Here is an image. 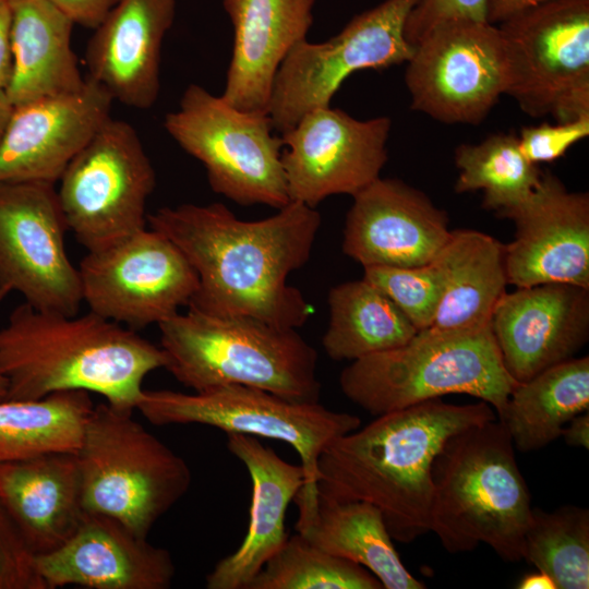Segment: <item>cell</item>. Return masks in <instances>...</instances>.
Returning <instances> with one entry per match:
<instances>
[{
  "instance_id": "4dcf8cb0",
  "label": "cell",
  "mask_w": 589,
  "mask_h": 589,
  "mask_svg": "<svg viewBox=\"0 0 589 589\" xmlns=\"http://www.w3.org/2000/svg\"><path fill=\"white\" fill-rule=\"evenodd\" d=\"M93 408L85 390L0 400V462L49 452L76 453Z\"/></svg>"
},
{
  "instance_id": "277c9868",
  "label": "cell",
  "mask_w": 589,
  "mask_h": 589,
  "mask_svg": "<svg viewBox=\"0 0 589 589\" xmlns=\"http://www.w3.org/2000/svg\"><path fill=\"white\" fill-rule=\"evenodd\" d=\"M504 423L490 420L450 436L432 465L430 531L450 553L491 546L522 560L531 498Z\"/></svg>"
},
{
  "instance_id": "d590c367",
  "label": "cell",
  "mask_w": 589,
  "mask_h": 589,
  "mask_svg": "<svg viewBox=\"0 0 589 589\" xmlns=\"http://www.w3.org/2000/svg\"><path fill=\"white\" fill-rule=\"evenodd\" d=\"M589 135V116L575 120L525 127L518 136L525 157L534 165L552 163Z\"/></svg>"
},
{
  "instance_id": "cb8c5ba5",
  "label": "cell",
  "mask_w": 589,
  "mask_h": 589,
  "mask_svg": "<svg viewBox=\"0 0 589 589\" xmlns=\"http://www.w3.org/2000/svg\"><path fill=\"white\" fill-rule=\"evenodd\" d=\"M227 447L243 462L252 482L250 520L240 546L206 576L207 589H249L250 584L287 542L286 512L304 482L301 465L280 458L257 437L229 433Z\"/></svg>"
},
{
  "instance_id": "5bb4252c",
  "label": "cell",
  "mask_w": 589,
  "mask_h": 589,
  "mask_svg": "<svg viewBox=\"0 0 589 589\" xmlns=\"http://www.w3.org/2000/svg\"><path fill=\"white\" fill-rule=\"evenodd\" d=\"M77 269L89 311L134 330L177 314L199 286L182 252L166 236L146 228L87 251Z\"/></svg>"
},
{
  "instance_id": "f546056e",
  "label": "cell",
  "mask_w": 589,
  "mask_h": 589,
  "mask_svg": "<svg viewBox=\"0 0 589 589\" xmlns=\"http://www.w3.org/2000/svg\"><path fill=\"white\" fill-rule=\"evenodd\" d=\"M327 303L329 318L322 344L336 361L395 349L418 332L400 309L363 277L330 288Z\"/></svg>"
},
{
  "instance_id": "ba28073f",
  "label": "cell",
  "mask_w": 589,
  "mask_h": 589,
  "mask_svg": "<svg viewBox=\"0 0 589 589\" xmlns=\"http://www.w3.org/2000/svg\"><path fill=\"white\" fill-rule=\"evenodd\" d=\"M136 409L153 424L197 423L238 433L278 440L299 455L304 482L293 501L299 508L296 530L313 517L317 504V461L336 438L361 425L359 417L327 409L317 402L290 400L244 385H223L203 392L143 390Z\"/></svg>"
},
{
  "instance_id": "ffe728a7",
  "label": "cell",
  "mask_w": 589,
  "mask_h": 589,
  "mask_svg": "<svg viewBox=\"0 0 589 589\" xmlns=\"http://www.w3.org/2000/svg\"><path fill=\"white\" fill-rule=\"evenodd\" d=\"M113 99L92 79L71 94L14 106L0 141V181L57 183L111 117Z\"/></svg>"
},
{
  "instance_id": "9c48e42d",
  "label": "cell",
  "mask_w": 589,
  "mask_h": 589,
  "mask_svg": "<svg viewBox=\"0 0 589 589\" xmlns=\"http://www.w3.org/2000/svg\"><path fill=\"white\" fill-rule=\"evenodd\" d=\"M168 134L205 168L212 190L242 205L279 209L290 203L283 140L267 112L230 106L190 84L179 107L165 117Z\"/></svg>"
},
{
  "instance_id": "e0dca14e",
  "label": "cell",
  "mask_w": 589,
  "mask_h": 589,
  "mask_svg": "<svg viewBox=\"0 0 589 589\" xmlns=\"http://www.w3.org/2000/svg\"><path fill=\"white\" fill-rule=\"evenodd\" d=\"M514 239L505 245L508 285L562 283L589 288V195L570 192L543 173L533 195L508 217Z\"/></svg>"
},
{
  "instance_id": "ee69618b",
  "label": "cell",
  "mask_w": 589,
  "mask_h": 589,
  "mask_svg": "<svg viewBox=\"0 0 589 589\" xmlns=\"http://www.w3.org/2000/svg\"><path fill=\"white\" fill-rule=\"evenodd\" d=\"M13 110L14 105L12 104L7 91L4 88H0V141L9 124Z\"/></svg>"
},
{
  "instance_id": "74e56055",
  "label": "cell",
  "mask_w": 589,
  "mask_h": 589,
  "mask_svg": "<svg viewBox=\"0 0 589 589\" xmlns=\"http://www.w3.org/2000/svg\"><path fill=\"white\" fill-rule=\"evenodd\" d=\"M488 0H419L405 26L407 41L417 43L434 26L453 20L486 21Z\"/></svg>"
},
{
  "instance_id": "52a82bcc",
  "label": "cell",
  "mask_w": 589,
  "mask_h": 589,
  "mask_svg": "<svg viewBox=\"0 0 589 589\" xmlns=\"http://www.w3.org/2000/svg\"><path fill=\"white\" fill-rule=\"evenodd\" d=\"M75 454L84 510L112 517L144 538L192 482L182 457L131 411L107 402L94 406Z\"/></svg>"
},
{
  "instance_id": "d6a6232c",
  "label": "cell",
  "mask_w": 589,
  "mask_h": 589,
  "mask_svg": "<svg viewBox=\"0 0 589 589\" xmlns=\"http://www.w3.org/2000/svg\"><path fill=\"white\" fill-rule=\"evenodd\" d=\"M522 558L549 575L556 589L589 588V512L564 505L553 512L532 507Z\"/></svg>"
},
{
  "instance_id": "d4e9b609",
  "label": "cell",
  "mask_w": 589,
  "mask_h": 589,
  "mask_svg": "<svg viewBox=\"0 0 589 589\" xmlns=\"http://www.w3.org/2000/svg\"><path fill=\"white\" fill-rule=\"evenodd\" d=\"M0 504L34 556L76 531L84 514L76 454L49 452L0 462Z\"/></svg>"
},
{
  "instance_id": "6da1fadb",
  "label": "cell",
  "mask_w": 589,
  "mask_h": 589,
  "mask_svg": "<svg viewBox=\"0 0 589 589\" xmlns=\"http://www.w3.org/2000/svg\"><path fill=\"white\" fill-rule=\"evenodd\" d=\"M322 216L291 201L261 220H241L221 203L165 206L147 224L185 256L199 286L188 306L218 316H248L301 327L313 314L288 277L309 261Z\"/></svg>"
},
{
  "instance_id": "836d02e7",
  "label": "cell",
  "mask_w": 589,
  "mask_h": 589,
  "mask_svg": "<svg viewBox=\"0 0 589 589\" xmlns=\"http://www.w3.org/2000/svg\"><path fill=\"white\" fill-rule=\"evenodd\" d=\"M382 588L380 580L363 566L321 550L298 532L288 538L249 586V589Z\"/></svg>"
},
{
  "instance_id": "7c38bea8",
  "label": "cell",
  "mask_w": 589,
  "mask_h": 589,
  "mask_svg": "<svg viewBox=\"0 0 589 589\" xmlns=\"http://www.w3.org/2000/svg\"><path fill=\"white\" fill-rule=\"evenodd\" d=\"M418 1L384 0L327 40L297 44L277 71L267 107L276 132L283 134L308 112L330 106L356 71L407 63L414 46L407 41L405 26Z\"/></svg>"
},
{
  "instance_id": "3957f363",
  "label": "cell",
  "mask_w": 589,
  "mask_h": 589,
  "mask_svg": "<svg viewBox=\"0 0 589 589\" xmlns=\"http://www.w3.org/2000/svg\"><path fill=\"white\" fill-rule=\"evenodd\" d=\"M165 365L160 347L91 311L69 316L24 302L0 328L5 399L35 400L63 390H85L133 412L146 375Z\"/></svg>"
},
{
  "instance_id": "83f0119b",
  "label": "cell",
  "mask_w": 589,
  "mask_h": 589,
  "mask_svg": "<svg viewBox=\"0 0 589 589\" xmlns=\"http://www.w3.org/2000/svg\"><path fill=\"white\" fill-rule=\"evenodd\" d=\"M297 532L321 550L363 566L385 589L425 588L402 564L380 509L368 502L317 495L313 517Z\"/></svg>"
},
{
  "instance_id": "f1b7e54d",
  "label": "cell",
  "mask_w": 589,
  "mask_h": 589,
  "mask_svg": "<svg viewBox=\"0 0 589 589\" xmlns=\"http://www.w3.org/2000/svg\"><path fill=\"white\" fill-rule=\"evenodd\" d=\"M588 409L589 357H574L517 383L497 419L514 447L531 452L560 437L563 428Z\"/></svg>"
},
{
  "instance_id": "f6af8a7d",
  "label": "cell",
  "mask_w": 589,
  "mask_h": 589,
  "mask_svg": "<svg viewBox=\"0 0 589 589\" xmlns=\"http://www.w3.org/2000/svg\"><path fill=\"white\" fill-rule=\"evenodd\" d=\"M8 395V382L5 376L0 370V400H3L7 398Z\"/></svg>"
},
{
  "instance_id": "603a6c76",
  "label": "cell",
  "mask_w": 589,
  "mask_h": 589,
  "mask_svg": "<svg viewBox=\"0 0 589 589\" xmlns=\"http://www.w3.org/2000/svg\"><path fill=\"white\" fill-rule=\"evenodd\" d=\"M317 0H223L233 29L220 95L241 111L267 112L277 71L313 24Z\"/></svg>"
},
{
  "instance_id": "484cf974",
  "label": "cell",
  "mask_w": 589,
  "mask_h": 589,
  "mask_svg": "<svg viewBox=\"0 0 589 589\" xmlns=\"http://www.w3.org/2000/svg\"><path fill=\"white\" fill-rule=\"evenodd\" d=\"M14 106L71 94L85 83L71 47L73 22L48 0H8Z\"/></svg>"
},
{
  "instance_id": "4fadbf2b",
  "label": "cell",
  "mask_w": 589,
  "mask_h": 589,
  "mask_svg": "<svg viewBox=\"0 0 589 589\" xmlns=\"http://www.w3.org/2000/svg\"><path fill=\"white\" fill-rule=\"evenodd\" d=\"M405 82L413 110L444 123L479 124L507 88L498 27L473 20L434 26L414 46Z\"/></svg>"
},
{
  "instance_id": "4316f807",
  "label": "cell",
  "mask_w": 589,
  "mask_h": 589,
  "mask_svg": "<svg viewBox=\"0 0 589 589\" xmlns=\"http://www.w3.org/2000/svg\"><path fill=\"white\" fill-rule=\"evenodd\" d=\"M431 263L442 280V296L431 327L462 329L490 324L508 285L505 244L478 230H450Z\"/></svg>"
},
{
  "instance_id": "d6986e66",
  "label": "cell",
  "mask_w": 589,
  "mask_h": 589,
  "mask_svg": "<svg viewBox=\"0 0 589 589\" xmlns=\"http://www.w3.org/2000/svg\"><path fill=\"white\" fill-rule=\"evenodd\" d=\"M491 329L508 374L525 382L566 361L589 338V288L550 283L505 292Z\"/></svg>"
},
{
  "instance_id": "60d3db41",
  "label": "cell",
  "mask_w": 589,
  "mask_h": 589,
  "mask_svg": "<svg viewBox=\"0 0 589 589\" xmlns=\"http://www.w3.org/2000/svg\"><path fill=\"white\" fill-rule=\"evenodd\" d=\"M548 0H488L486 21L500 24L507 17Z\"/></svg>"
},
{
  "instance_id": "7a4b0ae2",
  "label": "cell",
  "mask_w": 589,
  "mask_h": 589,
  "mask_svg": "<svg viewBox=\"0 0 589 589\" xmlns=\"http://www.w3.org/2000/svg\"><path fill=\"white\" fill-rule=\"evenodd\" d=\"M496 419L485 401L454 405L441 398L377 416L333 441L317 461V495L377 507L395 541L430 531L432 465L454 434Z\"/></svg>"
},
{
  "instance_id": "b9f144b4",
  "label": "cell",
  "mask_w": 589,
  "mask_h": 589,
  "mask_svg": "<svg viewBox=\"0 0 589 589\" xmlns=\"http://www.w3.org/2000/svg\"><path fill=\"white\" fill-rule=\"evenodd\" d=\"M561 436L564 438L565 443L569 446L584 447L588 449L589 447V412L585 411L574 417L568 422V426L563 428L561 432Z\"/></svg>"
},
{
  "instance_id": "ab89813d",
  "label": "cell",
  "mask_w": 589,
  "mask_h": 589,
  "mask_svg": "<svg viewBox=\"0 0 589 589\" xmlns=\"http://www.w3.org/2000/svg\"><path fill=\"white\" fill-rule=\"evenodd\" d=\"M12 74L11 10L0 0V88H7Z\"/></svg>"
},
{
  "instance_id": "f35d334b",
  "label": "cell",
  "mask_w": 589,
  "mask_h": 589,
  "mask_svg": "<svg viewBox=\"0 0 589 589\" xmlns=\"http://www.w3.org/2000/svg\"><path fill=\"white\" fill-rule=\"evenodd\" d=\"M74 24L96 28L118 0H48Z\"/></svg>"
},
{
  "instance_id": "e575fe53",
  "label": "cell",
  "mask_w": 589,
  "mask_h": 589,
  "mask_svg": "<svg viewBox=\"0 0 589 589\" xmlns=\"http://www.w3.org/2000/svg\"><path fill=\"white\" fill-rule=\"evenodd\" d=\"M363 278L384 292L418 330L431 327L442 296L441 276L432 263L366 267Z\"/></svg>"
},
{
  "instance_id": "2e32d148",
  "label": "cell",
  "mask_w": 589,
  "mask_h": 589,
  "mask_svg": "<svg viewBox=\"0 0 589 589\" xmlns=\"http://www.w3.org/2000/svg\"><path fill=\"white\" fill-rule=\"evenodd\" d=\"M388 117L358 120L330 106L304 115L280 134L290 201L315 207L325 199L354 196L387 161Z\"/></svg>"
},
{
  "instance_id": "ac0fdd59",
  "label": "cell",
  "mask_w": 589,
  "mask_h": 589,
  "mask_svg": "<svg viewBox=\"0 0 589 589\" xmlns=\"http://www.w3.org/2000/svg\"><path fill=\"white\" fill-rule=\"evenodd\" d=\"M352 197L342 251L364 268L430 264L450 236L446 213L401 180L380 177Z\"/></svg>"
},
{
  "instance_id": "7bdbcfd3",
  "label": "cell",
  "mask_w": 589,
  "mask_h": 589,
  "mask_svg": "<svg viewBox=\"0 0 589 589\" xmlns=\"http://www.w3.org/2000/svg\"><path fill=\"white\" fill-rule=\"evenodd\" d=\"M517 588L519 589H556L552 578L543 572L528 574L521 578Z\"/></svg>"
},
{
  "instance_id": "7402d4cb",
  "label": "cell",
  "mask_w": 589,
  "mask_h": 589,
  "mask_svg": "<svg viewBox=\"0 0 589 589\" xmlns=\"http://www.w3.org/2000/svg\"><path fill=\"white\" fill-rule=\"evenodd\" d=\"M175 15L176 0H118L87 44V77L113 100L151 108L158 98L161 47Z\"/></svg>"
},
{
  "instance_id": "5b68a950",
  "label": "cell",
  "mask_w": 589,
  "mask_h": 589,
  "mask_svg": "<svg viewBox=\"0 0 589 589\" xmlns=\"http://www.w3.org/2000/svg\"><path fill=\"white\" fill-rule=\"evenodd\" d=\"M158 328L165 369L194 392L236 384L296 401L320 400L317 353L294 328L190 306Z\"/></svg>"
},
{
  "instance_id": "8d00e7d4",
  "label": "cell",
  "mask_w": 589,
  "mask_h": 589,
  "mask_svg": "<svg viewBox=\"0 0 589 589\" xmlns=\"http://www.w3.org/2000/svg\"><path fill=\"white\" fill-rule=\"evenodd\" d=\"M0 589H47L35 556L0 504Z\"/></svg>"
},
{
  "instance_id": "30bf717a",
  "label": "cell",
  "mask_w": 589,
  "mask_h": 589,
  "mask_svg": "<svg viewBox=\"0 0 589 589\" xmlns=\"http://www.w3.org/2000/svg\"><path fill=\"white\" fill-rule=\"evenodd\" d=\"M506 95L534 118L589 116V0H548L497 26Z\"/></svg>"
},
{
  "instance_id": "9a60e30c",
  "label": "cell",
  "mask_w": 589,
  "mask_h": 589,
  "mask_svg": "<svg viewBox=\"0 0 589 589\" xmlns=\"http://www.w3.org/2000/svg\"><path fill=\"white\" fill-rule=\"evenodd\" d=\"M67 230L55 183L0 181V290L37 310L76 315L83 300Z\"/></svg>"
},
{
  "instance_id": "1f68e13d",
  "label": "cell",
  "mask_w": 589,
  "mask_h": 589,
  "mask_svg": "<svg viewBox=\"0 0 589 589\" xmlns=\"http://www.w3.org/2000/svg\"><path fill=\"white\" fill-rule=\"evenodd\" d=\"M459 170L457 193L483 192V207L507 218L538 189L543 172L529 161L519 147L518 136L494 133L476 144L462 143L455 149Z\"/></svg>"
},
{
  "instance_id": "8992f818",
  "label": "cell",
  "mask_w": 589,
  "mask_h": 589,
  "mask_svg": "<svg viewBox=\"0 0 589 589\" xmlns=\"http://www.w3.org/2000/svg\"><path fill=\"white\" fill-rule=\"evenodd\" d=\"M517 382L504 366L491 323L428 327L405 345L354 360L339 376L344 395L381 416L449 394L488 402L500 418Z\"/></svg>"
},
{
  "instance_id": "44dd1931",
  "label": "cell",
  "mask_w": 589,
  "mask_h": 589,
  "mask_svg": "<svg viewBox=\"0 0 589 589\" xmlns=\"http://www.w3.org/2000/svg\"><path fill=\"white\" fill-rule=\"evenodd\" d=\"M47 589H167L176 567L170 553L117 519L84 512L74 534L57 550L35 556Z\"/></svg>"
},
{
  "instance_id": "8fae6325",
  "label": "cell",
  "mask_w": 589,
  "mask_h": 589,
  "mask_svg": "<svg viewBox=\"0 0 589 589\" xmlns=\"http://www.w3.org/2000/svg\"><path fill=\"white\" fill-rule=\"evenodd\" d=\"M57 190L68 226L87 251L146 228L155 169L136 130L111 117L73 157Z\"/></svg>"
}]
</instances>
